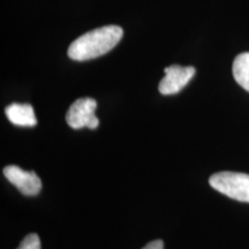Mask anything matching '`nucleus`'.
<instances>
[{
    "label": "nucleus",
    "mask_w": 249,
    "mask_h": 249,
    "mask_svg": "<svg viewBox=\"0 0 249 249\" xmlns=\"http://www.w3.org/2000/svg\"><path fill=\"white\" fill-rule=\"evenodd\" d=\"M164 71L165 76L160 82L158 90L161 95H174L181 91L188 85L196 71L192 66L182 67L179 65H172L165 68Z\"/></svg>",
    "instance_id": "obj_4"
},
{
    "label": "nucleus",
    "mask_w": 249,
    "mask_h": 249,
    "mask_svg": "<svg viewBox=\"0 0 249 249\" xmlns=\"http://www.w3.org/2000/svg\"><path fill=\"white\" fill-rule=\"evenodd\" d=\"M124 30L119 26H105L77 37L68 48V57L76 61L98 58L110 52L123 38Z\"/></svg>",
    "instance_id": "obj_1"
},
{
    "label": "nucleus",
    "mask_w": 249,
    "mask_h": 249,
    "mask_svg": "<svg viewBox=\"0 0 249 249\" xmlns=\"http://www.w3.org/2000/svg\"><path fill=\"white\" fill-rule=\"evenodd\" d=\"M142 249H164V244L161 240H155L149 242V244Z\"/></svg>",
    "instance_id": "obj_9"
},
{
    "label": "nucleus",
    "mask_w": 249,
    "mask_h": 249,
    "mask_svg": "<svg viewBox=\"0 0 249 249\" xmlns=\"http://www.w3.org/2000/svg\"><path fill=\"white\" fill-rule=\"evenodd\" d=\"M232 71L236 83L249 92V52L236 55Z\"/></svg>",
    "instance_id": "obj_7"
},
{
    "label": "nucleus",
    "mask_w": 249,
    "mask_h": 249,
    "mask_svg": "<svg viewBox=\"0 0 249 249\" xmlns=\"http://www.w3.org/2000/svg\"><path fill=\"white\" fill-rule=\"evenodd\" d=\"M2 172L6 179L23 195H37L42 189V181L34 171H24L15 165H8Z\"/></svg>",
    "instance_id": "obj_5"
},
{
    "label": "nucleus",
    "mask_w": 249,
    "mask_h": 249,
    "mask_svg": "<svg viewBox=\"0 0 249 249\" xmlns=\"http://www.w3.org/2000/svg\"><path fill=\"white\" fill-rule=\"evenodd\" d=\"M209 183L227 197L249 203V174L224 171L213 174Z\"/></svg>",
    "instance_id": "obj_2"
},
{
    "label": "nucleus",
    "mask_w": 249,
    "mask_h": 249,
    "mask_svg": "<svg viewBox=\"0 0 249 249\" xmlns=\"http://www.w3.org/2000/svg\"><path fill=\"white\" fill-rule=\"evenodd\" d=\"M97 108V102L93 98H79L76 99L66 114V121L68 126L73 129H81L88 127L95 129L99 126V120L96 117L95 111Z\"/></svg>",
    "instance_id": "obj_3"
},
{
    "label": "nucleus",
    "mask_w": 249,
    "mask_h": 249,
    "mask_svg": "<svg viewBox=\"0 0 249 249\" xmlns=\"http://www.w3.org/2000/svg\"><path fill=\"white\" fill-rule=\"evenodd\" d=\"M5 113L7 119L17 126L34 127L37 124L35 112L30 104L13 103L5 108Z\"/></svg>",
    "instance_id": "obj_6"
},
{
    "label": "nucleus",
    "mask_w": 249,
    "mask_h": 249,
    "mask_svg": "<svg viewBox=\"0 0 249 249\" xmlns=\"http://www.w3.org/2000/svg\"><path fill=\"white\" fill-rule=\"evenodd\" d=\"M17 249H42L39 236L36 233H30L21 241L20 246Z\"/></svg>",
    "instance_id": "obj_8"
}]
</instances>
